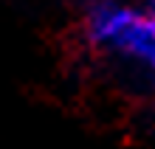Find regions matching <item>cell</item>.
<instances>
[{"label": "cell", "instance_id": "277c9868", "mask_svg": "<svg viewBox=\"0 0 155 149\" xmlns=\"http://www.w3.org/2000/svg\"><path fill=\"white\" fill-rule=\"evenodd\" d=\"M150 79H152V82H155V70H152V73H150Z\"/></svg>", "mask_w": 155, "mask_h": 149}, {"label": "cell", "instance_id": "3957f363", "mask_svg": "<svg viewBox=\"0 0 155 149\" xmlns=\"http://www.w3.org/2000/svg\"><path fill=\"white\" fill-rule=\"evenodd\" d=\"M93 3H116V0H85V6H93Z\"/></svg>", "mask_w": 155, "mask_h": 149}, {"label": "cell", "instance_id": "7a4b0ae2", "mask_svg": "<svg viewBox=\"0 0 155 149\" xmlns=\"http://www.w3.org/2000/svg\"><path fill=\"white\" fill-rule=\"evenodd\" d=\"M141 3H144V6H147V8H150V11H152V14H155V0H141Z\"/></svg>", "mask_w": 155, "mask_h": 149}, {"label": "cell", "instance_id": "6da1fadb", "mask_svg": "<svg viewBox=\"0 0 155 149\" xmlns=\"http://www.w3.org/2000/svg\"><path fill=\"white\" fill-rule=\"evenodd\" d=\"M82 40L102 57L150 73L155 70V14L141 0L85 6Z\"/></svg>", "mask_w": 155, "mask_h": 149}]
</instances>
